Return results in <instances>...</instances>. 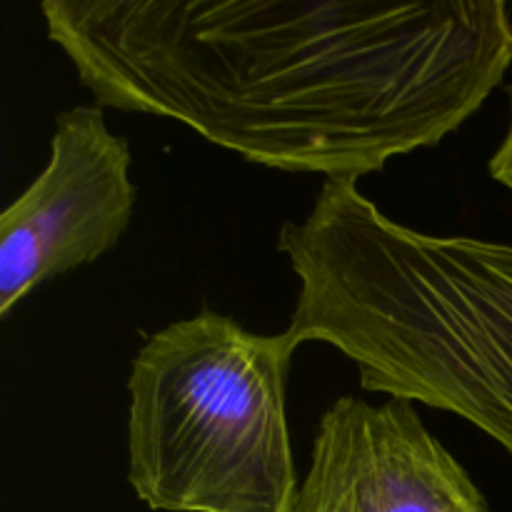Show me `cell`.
Listing matches in <instances>:
<instances>
[{
    "label": "cell",
    "instance_id": "5",
    "mask_svg": "<svg viewBox=\"0 0 512 512\" xmlns=\"http://www.w3.org/2000/svg\"><path fill=\"white\" fill-rule=\"evenodd\" d=\"M300 495L333 512H490L408 400L340 398L315 430Z\"/></svg>",
    "mask_w": 512,
    "mask_h": 512
},
{
    "label": "cell",
    "instance_id": "3",
    "mask_svg": "<svg viewBox=\"0 0 512 512\" xmlns=\"http://www.w3.org/2000/svg\"><path fill=\"white\" fill-rule=\"evenodd\" d=\"M300 345L200 310L150 335L128 378V483L163 512H295L288 373Z\"/></svg>",
    "mask_w": 512,
    "mask_h": 512
},
{
    "label": "cell",
    "instance_id": "2",
    "mask_svg": "<svg viewBox=\"0 0 512 512\" xmlns=\"http://www.w3.org/2000/svg\"><path fill=\"white\" fill-rule=\"evenodd\" d=\"M278 248L295 343L333 345L368 393L458 415L512 458V245L405 228L358 180H325Z\"/></svg>",
    "mask_w": 512,
    "mask_h": 512
},
{
    "label": "cell",
    "instance_id": "1",
    "mask_svg": "<svg viewBox=\"0 0 512 512\" xmlns=\"http://www.w3.org/2000/svg\"><path fill=\"white\" fill-rule=\"evenodd\" d=\"M48 38L100 108L180 120L248 163L378 173L503 83V0H45Z\"/></svg>",
    "mask_w": 512,
    "mask_h": 512
},
{
    "label": "cell",
    "instance_id": "7",
    "mask_svg": "<svg viewBox=\"0 0 512 512\" xmlns=\"http://www.w3.org/2000/svg\"><path fill=\"white\" fill-rule=\"evenodd\" d=\"M295 512H333L328 508V505L318 503V500H310L305 498V495H298V508H295Z\"/></svg>",
    "mask_w": 512,
    "mask_h": 512
},
{
    "label": "cell",
    "instance_id": "6",
    "mask_svg": "<svg viewBox=\"0 0 512 512\" xmlns=\"http://www.w3.org/2000/svg\"><path fill=\"white\" fill-rule=\"evenodd\" d=\"M490 173H493V178L498 180L500 185H505L512 193V115L505 140L500 143V148L495 150L493 160H490Z\"/></svg>",
    "mask_w": 512,
    "mask_h": 512
},
{
    "label": "cell",
    "instance_id": "4",
    "mask_svg": "<svg viewBox=\"0 0 512 512\" xmlns=\"http://www.w3.org/2000/svg\"><path fill=\"white\" fill-rule=\"evenodd\" d=\"M130 145L98 105L55 118L50 160L0 215V318L38 285L120 243L133 218Z\"/></svg>",
    "mask_w": 512,
    "mask_h": 512
}]
</instances>
